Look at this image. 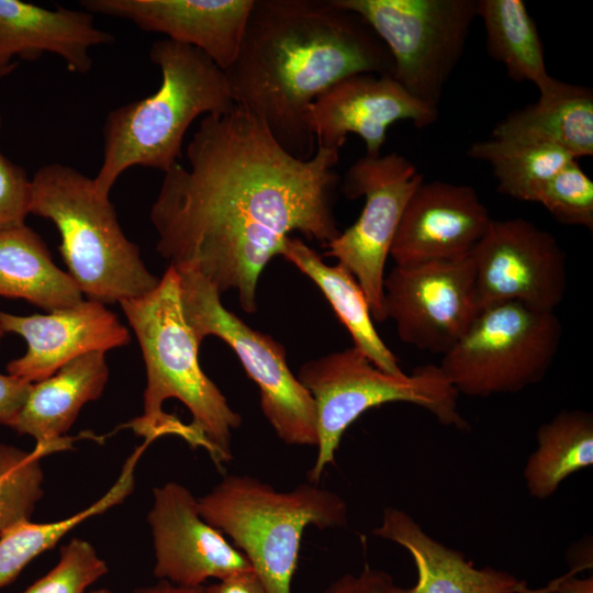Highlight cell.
I'll return each mask as SVG.
<instances>
[{
    "label": "cell",
    "mask_w": 593,
    "mask_h": 593,
    "mask_svg": "<svg viewBox=\"0 0 593 593\" xmlns=\"http://www.w3.org/2000/svg\"><path fill=\"white\" fill-rule=\"evenodd\" d=\"M114 42V36L94 24L86 10L47 9L20 0H0V66L19 56L36 59L57 55L74 74L92 67L90 49Z\"/></svg>",
    "instance_id": "cell-19"
},
{
    "label": "cell",
    "mask_w": 593,
    "mask_h": 593,
    "mask_svg": "<svg viewBox=\"0 0 593 593\" xmlns=\"http://www.w3.org/2000/svg\"><path fill=\"white\" fill-rule=\"evenodd\" d=\"M108 571L90 542L72 538L60 548L56 566L21 593H86Z\"/></svg>",
    "instance_id": "cell-30"
},
{
    "label": "cell",
    "mask_w": 593,
    "mask_h": 593,
    "mask_svg": "<svg viewBox=\"0 0 593 593\" xmlns=\"http://www.w3.org/2000/svg\"><path fill=\"white\" fill-rule=\"evenodd\" d=\"M392 70L371 27L334 0H254L224 72L234 102L259 118L290 155L309 159L316 150L313 101L346 77Z\"/></svg>",
    "instance_id": "cell-2"
},
{
    "label": "cell",
    "mask_w": 593,
    "mask_h": 593,
    "mask_svg": "<svg viewBox=\"0 0 593 593\" xmlns=\"http://www.w3.org/2000/svg\"><path fill=\"white\" fill-rule=\"evenodd\" d=\"M0 296L23 299L46 312L83 300L71 276L54 264L41 236L25 224L0 230Z\"/></svg>",
    "instance_id": "cell-24"
},
{
    "label": "cell",
    "mask_w": 593,
    "mask_h": 593,
    "mask_svg": "<svg viewBox=\"0 0 593 593\" xmlns=\"http://www.w3.org/2000/svg\"><path fill=\"white\" fill-rule=\"evenodd\" d=\"M384 312L403 343L444 355L480 311L470 256L394 268L383 282Z\"/></svg>",
    "instance_id": "cell-13"
},
{
    "label": "cell",
    "mask_w": 593,
    "mask_h": 593,
    "mask_svg": "<svg viewBox=\"0 0 593 593\" xmlns=\"http://www.w3.org/2000/svg\"><path fill=\"white\" fill-rule=\"evenodd\" d=\"M176 270L182 313L195 339L201 344L206 336H216L234 350L257 384L261 412L279 439L291 446H316L314 401L290 370L284 347L228 311L215 287L200 273Z\"/></svg>",
    "instance_id": "cell-9"
},
{
    "label": "cell",
    "mask_w": 593,
    "mask_h": 593,
    "mask_svg": "<svg viewBox=\"0 0 593 593\" xmlns=\"http://www.w3.org/2000/svg\"><path fill=\"white\" fill-rule=\"evenodd\" d=\"M186 155L189 166L178 163L164 174L150 208L156 249L220 294L236 290L246 313L257 311L259 277L290 234L323 248L340 234L334 212L339 152L316 147L299 159L235 103L202 118Z\"/></svg>",
    "instance_id": "cell-1"
},
{
    "label": "cell",
    "mask_w": 593,
    "mask_h": 593,
    "mask_svg": "<svg viewBox=\"0 0 593 593\" xmlns=\"http://www.w3.org/2000/svg\"><path fill=\"white\" fill-rule=\"evenodd\" d=\"M477 14L490 56L504 65L510 78L530 81L539 91L551 83L537 25L522 0H479Z\"/></svg>",
    "instance_id": "cell-27"
},
{
    "label": "cell",
    "mask_w": 593,
    "mask_h": 593,
    "mask_svg": "<svg viewBox=\"0 0 593 593\" xmlns=\"http://www.w3.org/2000/svg\"><path fill=\"white\" fill-rule=\"evenodd\" d=\"M149 58L160 70L158 89L105 118L102 163L93 178L97 191L105 197L132 167L167 172L179 163L191 123L235 104L224 70L203 52L165 38L152 44Z\"/></svg>",
    "instance_id": "cell-4"
},
{
    "label": "cell",
    "mask_w": 593,
    "mask_h": 593,
    "mask_svg": "<svg viewBox=\"0 0 593 593\" xmlns=\"http://www.w3.org/2000/svg\"><path fill=\"white\" fill-rule=\"evenodd\" d=\"M198 504L203 519L232 540L268 593H291L309 526L343 527L348 519L337 493L309 481L278 491L257 478L230 474Z\"/></svg>",
    "instance_id": "cell-6"
},
{
    "label": "cell",
    "mask_w": 593,
    "mask_h": 593,
    "mask_svg": "<svg viewBox=\"0 0 593 593\" xmlns=\"http://www.w3.org/2000/svg\"><path fill=\"white\" fill-rule=\"evenodd\" d=\"M537 448L528 457L523 477L528 493L546 500L572 473L593 463V416L563 410L536 432Z\"/></svg>",
    "instance_id": "cell-25"
},
{
    "label": "cell",
    "mask_w": 593,
    "mask_h": 593,
    "mask_svg": "<svg viewBox=\"0 0 593 593\" xmlns=\"http://www.w3.org/2000/svg\"><path fill=\"white\" fill-rule=\"evenodd\" d=\"M109 379L105 353L80 356L51 377L34 382L22 409L10 424L19 434L34 438L42 457L67 449L65 436L87 403L98 400Z\"/></svg>",
    "instance_id": "cell-21"
},
{
    "label": "cell",
    "mask_w": 593,
    "mask_h": 593,
    "mask_svg": "<svg viewBox=\"0 0 593 593\" xmlns=\"http://www.w3.org/2000/svg\"><path fill=\"white\" fill-rule=\"evenodd\" d=\"M532 593H593V578L579 579L570 574L548 588L533 590Z\"/></svg>",
    "instance_id": "cell-36"
},
{
    "label": "cell",
    "mask_w": 593,
    "mask_h": 593,
    "mask_svg": "<svg viewBox=\"0 0 593 593\" xmlns=\"http://www.w3.org/2000/svg\"><path fill=\"white\" fill-rule=\"evenodd\" d=\"M492 137L558 147L573 158L593 155V92L553 78L539 99L500 121Z\"/></svg>",
    "instance_id": "cell-22"
},
{
    "label": "cell",
    "mask_w": 593,
    "mask_h": 593,
    "mask_svg": "<svg viewBox=\"0 0 593 593\" xmlns=\"http://www.w3.org/2000/svg\"><path fill=\"white\" fill-rule=\"evenodd\" d=\"M393 579L366 564L359 573H346L331 582L322 593H389Z\"/></svg>",
    "instance_id": "cell-33"
},
{
    "label": "cell",
    "mask_w": 593,
    "mask_h": 593,
    "mask_svg": "<svg viewBox=\"0 0 593 593\" xmlns=\"http://www.w3.org/2000/svg\"><path fill=\"white\" fill-rule=\"evenodd\" d=\"M296 378L310 392L316 412L317 455L307 473V481L314 484L334 463L346 429L372 407L410 403L429 412L444 426L469 427L459 412L458 392L437 365L419 366L411 374H390L353 346L309 360Z\"/></svg>",
    "instance_id": "cell-7"
},
{
    "label": "cell",
    "mask_w": 593,
    "mask_h": 593,
    "mask_svg": "<svg viewBox=\"0 0 593 593\" xmlns=\"http://www.w3.org/2000/svg\"><path fill=\"white\" fill-rule=\"evenodd\" d=\"M1 126L0 115V131ZM30 201L31 179L0 150V230L25 224Z\"/></svg>",
    "instance_id": "cell-32"
},
{
    "label": "cell",
    "mask_w": 593,
    "mask_h": 593,
    "mask_svg": "<svg viewBox=\"0 0 593 593\" xmlns=\"http://www.w3.org/2000/svg\"><path fill=\"white\" fill-rule=\"evenodd\" d=\"M206 588L210 593H268L254 571L216 581Z\"/></svg>",
    "instance_id": "cell-35"
},
{
    "label": "cell",
    "mask_w": 593,
    "mask_h": 593,
    "mask_svg": "<svg viewBox=\"0 0 593 593\" xmlns=\"http://www.w3.org/2000/svg\"><path fill=\"white\" fill-rule=\"evenodd\" d=\"M361 16L393 63L392 77L438 111L445 85L465 51L478 0H334Z\"/></svg>",
    "instance_id": "cell-10"
},
{
    "label": "cell",
    "mask_w": 593,
    "mask_h": 593,
    "mask_svg": "<svg viewBox=\"0 0 593 593\" xmlns=\"http://www.w3.org/2000/svg\"><path fill=\"white\" fill-rule=\"evenodd\" d=\"M492 220L472 187L423 181L405 205L390 256L400 267L465 259Z\"/></svg>",
    "instance_id": "cell-16"
},
{
    "label": "cell",
    "mask_w": 593,
    "mask_h": 593,
    "mask_svg": "<svg viewBox=\"0 0 593 593\" xmlns=\"http://www.w3.org/2000/svg\"><path fill=\"white\" fill-rule=\"evenodd\" d=\"M31 385L24 379L0 373V424L10 426L25 403Z\"/></svg>",
    "instance_id": "cell-34"
},
{
    "label": "cell",
    "mask_w": 593,
    "mask_h": 593,
    "mask_svg": "<svg viewBox=\"0 0 593 593\" xmlns=\"http://www.w3.org/2000/svg\"><path fill=\"white\" fill-rule=\"evenodd\" d=\"M424 181L406 157L391 153L363 156L345 172L340 188L345 197H365L358 220L329 242L324 256L337 259L362 289L373 321L387 320L384 312V268L405 205Z\"/></svg>",
    "instance_id": "cell-11"
},
{
    "label": "cell",
    "mask_w": 593,
    "mask_h": 593,
    "mask_svg": "<svg viewBox=\"0 0 593 593\" xmlns=\"http://www.w3.org/2000/svg\"><path fill=\"white\" fill-rule=\"evenodd\" d=\"M468 155L492 167L500 192L537 203L549 180L567 164L577 160L551 145L495 137L473 143Z\"/></svg>",
    "instance_id": "cell-28"
},
{
    "label": "cell",
    "mask_w": 593,
    "mask_h": 593,
    "mask_svg": "<svg viewBox=\"0 0 593 593\" xmlns=\"http://www.w3.org/2000/svg\"><path fill=\"white\" fill-rule=\"evenodd\" d=\"M88 593H111V591L108 590V589H97V590L90 591Z\"/></svg>",
    "instance_id": "cell-39"
},
{
    "label": "cell",
    "mask_w": 593,
    "mask_h": 593,
    "mask_svg": "<svg viewBox=\"0 0 593 593\" xmlns=\"http://www.w3.org/2000/svg\"><path fill=\"white\" fill-rule=\"evenodd\" d=\"M280 256L318 287L350 334L356 349L384 372L396 376L404 373L396 356L383 343L373 325L362 289L345 267L325 264L322 256L300 237H287Z\"/></svg>",
    "instance_id": "cell-23"
},
{
    "label": "cell",
    "mask_w": 593,
    "mask_h": 593,
    "mask_svg": "<svg viewBox=\"0 0 593 593\" xmlns=\"http://www.w3.org/2000/svg\"><path fill=\"white\" fill-rule=\"evenodd\" d=\"M119 304L146 370L143 414L126 426L152 441L178 436L222 468L233 458L232 436L242 416L200 366V343L182 313L176 268L169 265L150 292Z\"/></svg>",
    "instance_id": "cell-3"
},
{
    "label": "cell",
    "mask_w": 593,
    "mask_h": 593,
    "mask_svg": "<svg viewBox=\"0 0 593 593\" xmlns=\"http://www.w3.org/2000/svg\"><path fill=\"white\" fill-rule=\"evenodd\" d=\"M373 535L407 550L417 572L416 584L394 582L389 593H526L525 581L492 567L477 568L458 550L429 536L405 511L385 507Z\"/></svg>",
    "instance_id": "cell-20"
},
{
    "label": "cell",
    "mask_w": 593,
    "mask_h": 593,
    "mask_svg": "<svg viewBox=\"0 0 593 593\" xmlns=\"http://www.w3.org/2000/svg\"><path fill=\"white\" fill-rule=\"evenodd\" d=\"M562 338L552 311L518 302L480 309L438 365L458 394L485 398L517 393L540 382Z\"/></svg>",
    "instance_id": "cell-8"
},
{
    "label": "cell",
    "mask_w": 593,
    "mask_h": 593,
    "mask_svg": "<svg viewBox=\"0 0 593 593\" xmlns=\"http://www.w3.org/2000/svg\"><path fill=\"white\" fill-rule=\"evenodd\" d=\"M470 259L480 309L518 302L555 312L563 301L566 254L550 232L527 220H492Z\"/></svg>",
    "instance_id": "cell-12"
},
{
    "label": "cell",
    "mask_w": 593,
    "mask_h": 593,
    "mask_svg": "<svg viewBox=\"0 0 593 593\" xmlns=\"http://www.w3.org/2000/svg\"><path fill=\"white\" fill-rule=\"evenodd\" d=\"M15 66V61L7 66H0V80L11 74L14 70Z\"/></svg>",
    "instance_id": "cell-38"
},
{
    "label": "cell",
    "mask_w": 593,
    "mask_h": 593,
    "mask_svg": "<svg viewBox=\"0 0 593 593\" xmlns=\"http://www.w3.org/2000/svg\"><path fill=\"white\" fill-rule=\"evenodd\" d=\"M152 440L145 439L127 457L114 484L82 511L49 523L18 522L0 534V589L13 582L37 556L52 549L67 533L83 521L122 503L135 485L137 462Z\"/></svg>",
    "instance_id": "cell-26"
},
{
    "label": "cell",
    "mask_w": 593,
    "mask_h": 593,
    "mask_svg": "<svg viewBox=\"0 0 593 593\" xmlns=\"http://www.w3.org/2000/svg\"><path fill=\"white\" fill-rule=\"evenodd\" d=\"M0 323L4 333L23 337L27 345L23 356L8 363V373L31 383L51 377L80 356L105 353L131 340L116 315L105 304L89 299L47 314L0 312Z\"/></svg>",
    "instance_id": "cell-17"
},
{
    "label": "cell",
    "mask_w": 593,
    "mask_h": 593,
    "mask_svg": "<svg viewBox=\"0 0 593 593\" xmlns=\"http://www.w3.org/2000/svg\"><path fill=\"white\" fill-rule=\"evenodd\" d=\"M133 593H210L206 585L200 586H182L159 581L156 584L143 586L134 590Z\"/></svg>",
    "instance_id": "cell-37"
},
{
    "label": "cell",
    "mask_w": 593,
    "mask_h": 593,
    "mask_svg": "<svg viewBox=\"0 0 593 593\" xmlns=\"http://www.w3.org/2000/svg\"><path fill=\"white\" fill-rule=\"evenodd\" d=\"M30 213L56 226L68 273L87 299L120 303L145 295L159 283L93 178L60 163L44 165L31 179Z\"/></svg>",
    "instance_id": "cell-5"
},
{
    "label": "cell",
    "mask_w": 593,
    "mask_h": 593,
    "mask_svg": "<svg viewBox=\"0 0 593 593\" xmlns=\"http://www.w3.org/2000/svg\"><path fill=\"white\" fill-rule=\"evenodd\" d=\"M94 14L127 20L139 30L203 52L221 69L235 60L254 0H83Z\"/></svg>",
    "instance_id": "cell-18"
},
{
    "label": "cell",
    "mask_w": 593,
    "mask_h": 593,
    "mask_svg": "<svg viewBox=\"0 0 593 593\" xmlns=\"http://www.w3.org/2000/svg\"><path fill=\"white\" fill-rule=\"evenodd\" d=\"M530 591H532V590L529 589V591H528V592H526V593H530ZM513 593H522V592H513Z\"/></svg>",
    "instance_id": "cell-41"
},
{
    "label": "cell",
    "mask_w": 593,
    "mask_h": 593,
    "mask_svg": "<svg viewBox=\"0 0 593 593\" xmlns=\"http://www.w3.org/2000/svg\"><path fill=\"white\" fill-rule=\"evenodd\" d=\"M4 334L5 333H4V331H3L2 326H1V323H0V343H1V339H2Z\"/></svg>",
    "instance_id": "cell-40"
},
{
    "label": "cell",
    "mask_w": 593,
    "mask_h": 593,
    "mask_svg": "<svg viewBox=\"0 0 593 593\" xmlns=\"http://www.w3.org/2000/svg\"><path fill=\"white\" fill-rule=\"evenodd\" d=\"M435 111L417 101L391 75L356 74L322 94L310 108V128L316 147L339 152L347 134L362 138L366 156L379 157L389 127L410 121L417 128L434 123Z\"/></svg>",
    "instance_id": "cell-15"
},
{
    "label": "cell",
    "mask_w": 593,
    "mask_h": 593,
    "mask_svg": "<svg viewBox=\"0 0 593 593\" xmlns=\"http://www.w3.org/2000/svg\"><path fill=\"white\" fill-rule=\"evenodd\" d=\"M42 456L0 441V534L30 519L43 496Z\"/></svg>",
    "instance_id": "cell-29"
},
{
    "label": "cell",
    "mask_w": 593,
    "mask_h": 593,
    "mask_svg": "<svg viewBox=\"0 0 593 593\" xmlns=\"http://www.w3.org/2000/svg\"><path fill=\"white\" fill-rule=\"evenodd\" d=\"M538 203L564 225L593 230V181L577 160L567 164L549 180Z\"/></svg>",
    "instance_id": "cell-31"
},
{
    "label": "cell",
    "mask_w": 593,
    "mask_h": 593,
    "mask_svg": "<svg viewBox=\"0 0 593 593\" xmlns=\"http://www.w3.org/2000/svg\"><path fill=\"white\" fill-rule=\"evenodd\" d=\"M147 522L159 581L200 586L253 571L245 556L203 519L198 499L178 482L153 490Z\"/></svg>",
    "instance_id": "cell-14"
}]
</instances>
